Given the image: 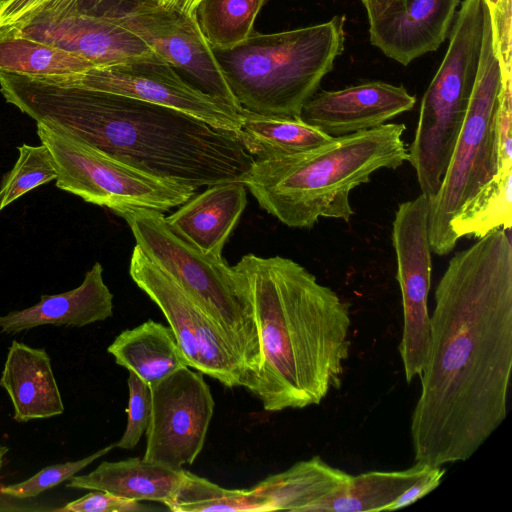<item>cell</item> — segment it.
Masks as SVG:
<instances>
[{"mask_svg": "<svg viewBox=\"0 0 512 512\" xmlns=\"http://www.w3.org/2000/svg\"><path fill=\"white\" fill-rule=\"evenodd\" d=\"M350 477L351 474L314 456L269 475L252 488L268 499L272 511L310 512L315 504L344 486Z\"/></svg>", "mask_w": 512, "mask_h": 512, "instance_id": "cell-23", "label": "cell"}, {"mask_svg": "<svg viewBox=\"0 0 512 512\" xmlns=\"http://www.w3.org/2000/svg\"><path fill=\"white\" fill-rule=\"evenodd\" d=\"M112 0H45L15 24L17 35L57 47L105 67L156 53L122 26L112 12Z\"/></svg>", "mask_w": 512, "mask_h": 512, "instance_id": "cell-10", "label": "cell"}, {"mask_svg": "<svg viewBox=\"0 0 512 512\" xmlns=\"http://www.w3.org/2000/svg\"><path fill=\"white\" fill-rule=\"evenodd\" d=\"M503 73L485 10L480 60L468 110L436 196L429 200V242L436 255L456 246L450 223L460 208L498 171V109Z\"/></svg>", "mask_w": 512, "mask_h": 512, "instance_id": "cell-8", "label": "cell"}, {"mask_svg": "<svg viewBox=\"0 0 512 512\" xmlns=\"http://www.w3.org/2000/svg\"><path fill=\"white\" fill-rule=\"evenodd\" d=\"M371 21L382 14L388 7L398 0H361Z\"/></svg>", "mask_w": 512, "mask_h": 512, "instance_id": "cell-37", "label": "cell"}, {"mask_svg": "<svg viewBox=\"0 0 512 512\" xmlns=\"http://www.w3.org/2000/svg\"><path fill=\"white\" fill-rule=\"evenodd\" d=\"M416 99L403 85L370 81L340 90L317 91L300 118L331 137L373 129L411 110Z\"/></svg>", "mask_w": 512, "mask_h": 512, "instance_id": "cell-16", "label": "cell"}, {"mask_svg": "<svg viewBox=\"0 0 512 512\" xmlns=\"http://www.w3.org/2000/svg\"><path fill=\"white\" fill-rule=\"evenodd\" d=\"M85 59L14 33L0 29V72L28 77H49L83 72L92 68Z\"/></svg>", "mask_w": 512, "mask_h": 512, "instance_id": "cell-27", "label": "cell"}, {"mask_svg": "<svg viewBox=\"0 0 512 512\" xmlns=\"http://www.w3.org/2000/svg\"><path fill=\"white\" fill-rule=\"evenodd\" d=\"M343 19L297 29L253 32L229 48H212L242 110L299 118L344 49Z\"/></svg>", "mask_w": 512, "mask_h": 512, "instance_id": "cell-5", "label": "cell"}, {"mask_svg": "<svg viewBox=\"0 0 512 512\" xmlns=\"http://www.w3.org/2000/svg\"><path fill=\"white\" fill-rule=\"evenodd\" d=\"M127 383L129 389L126 409L127 425L122 437L115 443V447L130 450L135 448L147 429L152 409V392L151 387L133 372H129Z\"/></svg>", "mask_w": 512, "mask_h": 512, "instance_id": "cell-32", "label": "cell"}, {"mask_svg": "<svg viewBox=\"0 0 512 512\" xmlns=\"http://www.w3.org/2000/svg\"><path fill=\"white\" fill-rule=\"evenodd\" d=\"M237 136L254 160L300 153L330 141L333 137L299 118L254 114L243 110Z\"/></svg>", "mask_w": 512, "mask_h": 512, "instance_id": "cell-25", "label": "cell"}, {"mask_svg": "<svg viewBox=\"0 0 512 512\" xmlns=\"http://www.w3.org/2000/svg\"><path fill=\"white\" fill-rule=\"evenodd\" d=\"M257 325L260 364L249 387L268 412L319 405L349 357V305L292 259L244 255L233 266Z\"/></svg>", "mask_w": 512, "mask_h": 512, "instance_id": "cell-3", "label": "cell"}, {"mask_svg": "<svg viewBox=\"0 0 512 512\" xmlns=\"http://www.w3.org/2000/svg\"><path fill=\"white\" fill-rule=\"evenodd\" d=\"M0 386L13 404L17 422L46 419L64 412L62 397L44 348L13 340L8 349Z\"/></svg>", "mask_w": 512, "mask_h": 512, "instance_id": "cell-20", "label": "cell"}, {"mask_svg": "<svg viewBox=\"0 0 512 512\" xmlns=\"http://www.w3.org/2000/svg\"><path fill=\"white\" fill-rule=\"evenodd\" d=\"M435 466L415 462L399 471H370L351 475L332 496L315 504L310 512L391 511L393 503Z\"/></svg>", "mask_w": 512, "mask_h": 512, "instance_id": "cell-24", "label": "cell"}, {"mask_svg": "<svg viewBox=\"0 0 512 512\" xmlns=\"http://www.w3.org/2000/svg\"><path fill=\"white\" fill-rule=\"evenodd\" d=\"M6 1H8V0H0V5L5 3Z\"/></svg>", "mask_w": 512, "mask_h": 512, "instance_id": "cell-42", "label": "cell"}, {"mask_svg": "<svg viewBox=\"0 0 512 512\" xmlns=\"http://www.w3.org/2000/svg\"><path fill=\"white\" fill-rule=\"evenodd\" d=\"M13 168L4 175L0 187V211L40 185L57 179L54 158L45 145L18 147Z\"/></svg>", "mask_w": 512, "mask_h": 512, "instance_id": "cell-30", "label": "cell"}, {"mask_svg": "<svg viewBox=\"0 0 512 512\" xmlns=\"http://www.w3.org/2000/svg\"><path fill=\"white\" fill-rule=\"evenodd\" d=\"M114 447L115 443L83 459L47 466L27 480L2 487L0 492L17 499L34 498L65 480H69L76 473L83 470L96 459L104 456Z\"/></svg>", "mask_w": 512, "mask_h": 512, "instance_id": "cell-31", "label": "cell"}, {"mask_svg": "<svg viewBox=\"0 0 512 512\" xmlns=\"http://www.w3.org/2000/svg\"><path fill=\"white\" fill-rule=\"evenodd\" d=\"M183 468L144 461L139 457L116 462L103 461L92 472L74 475L67 487L98 490L136 501L168 503L183 475Z\"/></svg>", "mask_w": 512, "mask_h": 512, "instance_id": "cell-21", "label": "cell"}, {"mask_svg": "<svg viewBox=\"0 0 512 512\" xmlns=\"http://www.w3.org/2000/svg\"><path fill=\"white\" fill-rule=\"evenodd\" d=\"M113 213L127 222L142 252L216 322L244 365L249 389L261 359L259 338L249 294L233 266L182 240L161 211L125 206Z\"/></svg>", "mask_w": 512, "mask_h": 512, "instance_id": "cell-6", "label": "cell"}, {"mask_svg": "<svg viewBox=\"0 0 512 512\" xmlns=\"http://www.w3.org/2000/svg\"><path fill=\"white\" fill-rule=\"evenodd\" d=\"M246 203V186L243 182L218 183L193 195L165 220L177 236L197 251L221 258L223 247Z\"/></svg>", "mask_w": 512, "mask_h": 512, "instance_id": "cell-18", "label": "cell"}, {"mask_svg": "<svg viewBox=\"0 0 512 512\" xmlns=\"http://www.w3.org/2000/svg\"><path fill=\"white\" fill-rule=\"evenodd\" d=\"M9 448L7 446H0V470L3 466L4 457L8 453Z\"/></svg>", "mask_w": 512, "mask_h": 512, "instance_id": "cell-39", "label": "cell"}, {"mask_svg": "<svg viewBox=\"0 0 512 512\" xmlns=\"http://www.w3.org/2000/svg\"><path fill=\"white\" fill-rule=\"evenodd\" d=\"M129 273L162 311L190 368L228 388L246 387L244 365L216 322L137 245Z\"/></svg>", "mask_w": 512, "mask_h": 512, "instance_id": "cell-11", "label": "cell"}, {"mask_svg": "<svg viewBox=\"0 0 512 512\" xmlns=\"http://www.w3.org/2000/svg\"><path fill=\"white\" fill-rule=\"evenodd\" d=\"M148 510L151 508L142 504L141 501L122 498L98 490L57 509L61 512H141Z\"/></svg>", "mask_w": 512, "mask_h": 512, "instance_id": "cell-33", "label": "cell"}, {"mask_svg": "<svg viewBox=\"0 0 512 512\" xmlns=\"http://www.w3.org/2000/svg\"><path fill=\"white\" fill-rule=\"evenodd\" d=\"M41 143L51 152L57 188L109 208L139 206L168 211L189 200L192 188L144 174L81 140L37 123Z\"/></svg>", "mask_w": 512, "mask_h": 512, "instance_id": "cell-9", "label": "cell"}, {"mask_svg": "<svg viewBox=\"0 0 512 512\" xmlns=\"http://www.w3.org/2000/svg\"><path fill=\"white\" fill-rule=\"evenodd\" d=\"M459 0H398L369 21L372 45L407 66L446 39Z\"/></svg>", "mask_w": 512, "mask_h": 512, "instance_id": "cell-17", "label": "cell"}, {"mask_svg": "<svg viewBox=\"0 0 512 512\" xmlns=\"http://www.w3.org/2000/svg\"><path fill=\"white\" fill-rule=\"evenodd\" d=\"M132 2H137V1H153V2H157V3H162L163 0H130Z\"/></svg>", "mask_w": 512, "mask_h": 512, "instance_id": "cell-41", "label": "cell"}, {"mask_svg": "<svg viewBox=\"0 0 512 512\" xmlns=\"http://www.w3.org/2000/svg\"><path fill=\"white\" fill-rule=\"evenodd\" d=\"M512 163L496 174L453 217L450 229L457 243L462 237L482 238L496 229L510 230L512 222Z\"/></svg>", "mask_w": 512, "mask_h": 512, "instance_id": "cell-26", "label": "cell"}, {"mask_svg": "<svg viewBox=\"0 0 512 512\" xmlns=\"http://www.w3.org/2000/svg\"><path fill=\"white\" fill-rule=\"evenodd\" d=\"M107 352L150 387L188 366L171 328L151 319L122 331Z\"/></svg>", "mask_w": 512, "mask_h": 512, "instance_id": "cell-22", "label": "cell"}, {"mask_svg": "<svg viewBox=\"0 0 512 512\" xmlns=\"http://www.w3.org/2000/svg\"><path fill=\"white\" fill-rule=\"evenodd\" d=\"M485 0H464L450 31L449 46L420 105L407 161L421 189L440 188L463 125L477 75Z\"/></svg>", "mask_w": 512, "mask_h": 512, "instance_id": "cell-7", "label": "cell"}, {"mask_svg": "<svg viewBox=\"0 0 512 512\" xmlns=\"http://www.w3.org/2000/svg\"><path fill=\"white\" fill-rule=\"evenodd\" d=\"M428 214L429 199L420 194L398 204L392 224V244L403 305V333L399 351L408 383L420 377L429 347L428 294L432 249Z\"/></svg>", "mask_w": 512, "mask_h": 512, "instance_id": "cell-14", "label": "cell"}, {"mask_svg": "<svg viewBox=\"0 0 512 512\" xmlns=\"http://www.w3.org/2000/svg\"><path fill=\"white\" fill-rule=\"evenodd\" d=\"M507 231H491L457 252L436 286L421 391L410 424L415 462L466 461L506 419L512 371Z\"/></svg>", "mask_w": 512, "mask_h": 512, "instance_id": "cell-1", "label": "cell"}, {"mask_svg": "<svg viewBox=\"0 0 512 512\" xmlns=\"http://www.w3.org/2000/svg\"><path fill=\"white\" fill-rule=\"evenodd\" d=\"M165 506L174 512H271L264 496L253 488L227 489L183 470L173 498Z\"/></svg>", "mask_w": 512, "mask_h": 512, "instance_id": "cell-28", "label": "cell"}, {"mask_svg": "<svg viewBox=\"0 0 512 512\" xmlns=\"http://www.w3.org/2000/svg\"><path fill=\"white\" fill-rule=\"evenodd\" d=\"M0 92L37 123L194 190L243 182L254 162L235 132L136 98L5 72Z\"/></svg>", "mask_w": 512, "mask_h": 512, "instance_id": "cell-2", "label": "cell"}, {"mask_svg": "<svg viewBox=\"0 0 512 512\" xmlns=\"http://www.w3.org/2000/svg\"><path fill=\"white\" fill-rule=\"evenodd\" d=\"M405 129L383 124L300 153L254 160L243 183L264 210L289 227L312 228L320 218L349 222L351 191L376 171L407 161Z\"/></svg>", "mask_w": 512, "mask_h": 512, "instance_id": "cell-4", "label": "cell"}, {"mask_svg": "<svg viewBox=\"0 0 512 512\" xmlns=\"http://www.w3.org/2000/svg\"><path fill=\"white\" fill-rule=\"evenodd\" d=\"M199 1L200 0H163L162 4H166L178 8L186 13L193 14Z\"/></svg>", "mask_w": 512, "mask_h": 512, "instance_id": "cell-38", "label": "cell"}, {"mask_svg": "<svg viewBox=\"0 0 512 512\" xmlns=\"http://www.w3.org/2000/svg\"><path fill=\"white\" fill-rule=\"evenodd\" d=\"M99 262L85 274L77 288L54 295H41L35 305L0 316V330L15 334L41 325L84 327L113 314V294L103 280Z\"/></svg>", "mask_w": 512, "mask_h": 512, "instance_id": "cell-19", "label": "cell"}, {"mask_svg": "<svg viewBox=\"0 0 512 512\" xmlns=\"http://www.w3.org/2000/svg\"><path fill=\"white\" fill-rule=\"evenodd\" d=\"M36 79L136 98L181 111L236 134L243 119V111L198 89L157 54L111 66L92 67L79 73Z\"/></svg>", "mask_w": 512, "mask_h": 512, "instance_id": "cell-12", "label": "cell"}, {"mask_svg": "<svg viewBox=\"0 0 512 512\" xmlns=\"http://www.w3.org/2000/svg\"><path fill=\"white\" fill-rule=\"evenodd\" d=\"M494 48L498 54L503 79L511 75V0H500L489 9Z\"/></svg>", "mask_w": 512, "mask_h": 512, "instance_id": "cell-34", "label": "cell"}, {"mask_svg": "<svg viewBox=\"0 0 512 512\" xmlns=\"http://www.w3.org/2000/svg\"><path fill=\"white\" fill-rule=\"evenodd\" d=\"M445 472L446 470L441 466L433 467L426 477L413 484L393 503L391 511L410 506L435 490L441 483Z\"/></svg>", "mask_w": 512, "mask_h": 512, "instance_id": "cell-35", "label": "cell"}, {"mask_svg": "<svg viewBox=\"0 0 512 512\" xmlns=\"http://www.w3.org/2000/svg\"><path fill=\"white\" fill-rule=\"evenodd\" d=\"M119 23L140 37L159 57L181 71L203 92L243 110L233 96L212 47L194 14L153 1L112 0Z\"/></svg>", "mask_w": 512, "mask_h": 512, "instance_id": "cell-13", "label": "cell"}, {"mask_svg": "<svg viewBox=\"0 0 512 512\" xmlns=\"http://www.w3.org/2000/svg\"><path fill=\"white\" fill-rule=\"evenodd\" d=\"M500 0H485L489 9L493 8Z\"/></svg>", "mask_w": 512, "mask_h": 512, "instance_id": "cell-40", "label": "cell"}, {"mask_svg": "<svg viewBox=\"0 0 512 512\" xmlns=\"http://www.w3.org/2000/svg\"><path fill=\"white\" fill-rule=\"evenodd\" d=\"M143 460L181 469L201 452L214 412L203 374L184 366L151 387Z\"/></svg>", "mask_w": 512, "mask_h": 512, "instance_id": "cell-15", "label": "cell"}, {"mask_svg": "<svg viewBox=\"0 0 512 512\" xmlns=\"http://www.w3.org/2000/svg\"><path fill=\"white\" fill-rule=\"evenodd\" d=\"M45 0H8L0 5V29L9 27Z\"/></svg>", "mask_w": 512, "mask_h": 512, "instance_id": "cell-36", "label": "cell"}, {"mask_svg": "<svg viewBox=\"0 0 512 512\" xmlns=\"http://www.w3.org/2000/svg\"><path fill=\"white\" fill-rule=\"evenodd\" d=\"M268 0H200L195 7L199 27L212 48H229L247 39Z\"/></svg>", "mask_w": 512, "mask_h": 512, "instance_id": "cell-29", "label": "cell"}]
</instances>
